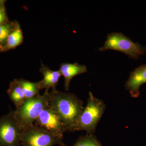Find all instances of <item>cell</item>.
I'll return each mask as SVG.
<instances>
[{"label": "cell", "mask_w": 146, "mask_h": 146, "mask_svg": "<svg viewBox=\"0 0 146 146\" xmlns=\"http://www.w3.org/2000/svg\"><path fill=\"white\" fill-rule=\"evenodd\" d=\"M50 106L62 120L66 131L71 132L84 108L75 94L56 90L49 93Z\"/></svg>", "instance_id": "1"}, {"label": "cell", "mask_w": 146, "mask_h": 146, "mask_svg": "<svg viewBox=\"0 0 146 146\" xmlns=\"http://www.w3.org/2000/svg\"><path fill=\"white\" fill-rule=\"evenodd\" d=\"M106 108L102 100L89 92L87 104L81 112L77 122L71 132L84 131L88 134H94Z\"/></svg>", "instance_id": "2"}, {"label": "cell", "mask_w": 146, "mask_h": 146, "mask_svg": "<svg viewBox=\"0 0 146 146\" xmlns=\"http://www.w3.org/2000/svg\"><path fill=\"white\" fill-rule=\"evenodd\" d=\"M49 93V90H46L43 95L26 99L14 110L15 117L23 130L34 125L41 112L50 105Z\"/></svg>", "instance_id": "3"}, {"label": "cell", "mask_w": 146, "mask_h": 146, "mask_svg": "<svg viewBox=\"0 0 146 146\" xmlns=\"http://www.w3.org/2000/svg\"><path fill=\"white\" fill-rule=\"evenodd\" d=\"M109 50L121 52L129 58L137 60L140 56L145 54L146 46L134 43L121 33H113L108 35L104 45L99 50L104 52Z\"/></svg>", "instance_id": "4"}, {"label": "cell", "mask_w": 146, "mask_h": 146, "mask_svg": "<svg viewBox=\"0 0 146 146\" xmlns=\"http://www.w3.org/2000/svg\"><path fill=\"white\" fill-rule=\"evenodd\" d=\"M21 144L22 146H68L63 143V138L34 125L23 130Z\"/></svg>", "instance_id": "5"}, {"label": "cell", "mask_w": 146, "mask_h": 146, "mask_svg": "<svg viewBox=\"0 0 146 146\" xmlns=\"http://www.w3.org/2000/svg\"><path fill=\"white\" fill-rule=\"evenodd\" d=\"M23 130L14 110L3 115L0 118V146H21Z\"/></svg>", "instance_id": "6"}, {"label": "cell", "mask_w": 146, "mask_h": 146, "mask_svg": "<svg viewBox=\"0 0 146 146\" xmlns=\"http://www.w3.org/2000/svg\"><path fill=\"white\" fill-rule=\"evenodd\" d=\"M34 125L43 128L55 136L63 138L66 129L57 113L49 106L41 112Z\"/></svg>", "instance_id": "7"}, {"label": "cell", "mask_w": 146, "mask_h": 146, "mask_svg": "<svg viewBox=\"0 0 146 146\" xmlns=\"http://www.w3.org/2000/svg\"><path fill=\"white\" fill-rule=\"evenodd\" d=\"M146 83V65H142L130 73L125 88L133 98L139 96L141 85Z\"/></svg>", "instance_id": "8"}, {"label": "cell", "mask_w": 146, "mask_h": 146, "mask_svg": "<svg viewBox=\"0 0 146 146\" xmlns=\"http://www.w3.org/2000/svg\"><path fill=\"white\" fill-rule=\"evenodd\" d=\"M59 71L64 78V86L66 91L70 88V83L73 78L76 76L84 74L87 72L85 65L78 63H62L60 65Z\"/></svg>", "instance_id": "9"}, {"label": "cell", "mask_w": 146, "mask_h": 146, "mask_svg": "<svg viewBox=\"0 0 146 146\" xmlns=\"http://www.w3.org/2000/svg\"><path fill=\"white\" fill-rule=\"evenodd\" d=\"M39 72L44 76V79L39 81L40 89L49 90L52 88V90H56L59 78L62 76L59 70L55 71L52 70L48 66L44 65L41 61Z\"/></svg>", "instance_id": "10"}, {"label": "cell", "mask_w": 146, "mask_h": 146, "mask_svg": "<svg viewBox=\"0 0 146 146\" xmlns=\"http://www.w3.org/2000/svg\"><path fill=\"white\" fill-rule=\"evenodd\" d=\"M23 34L18 22L15 21V27L9 35L5 45L3 47V51L13 49L21 45L23 42Z\"/></svg>", "instance_id": "11"}, {"label": "cell", "mask_w": 146, "mask_h": 146, "mask_svg": "<svg viewBox=\"0 0 146 146\" xmlns=\"http://www.w3.org/2000/svg\"><path fill=\"white\" fill-rule=\"evenodd\" d=\"M7 94L10 100L15 105L16 109L19 108L26 100L23 90L16 79L11 82Z\"/></svg>", "instance_id": "12"}, {"label": "cell", "mask_w": 146, "mask_h": 146, "mask_svg": "<svg viewBox=\"0 0 146 146\" xmlns=\"http://www.w3.org/2000/svg\"><path fill=\"white\" fill-rule=\"evenodd\" d=\"M21 86L26 99L30 98L39 96L40 89L39 82H32L24 78L17 79Z\"/></svg>", "instance_id": "13"}, {"label": "cell", "mask_w": 146, "mask_h": 146, "mask_svg": "<svg viewBox=\"0 0 146 146\" xmlns=\"http://www.w3.org/2000/svg\"><path fill=\"white\" fill-rule=\"evenodd\" d=\"M72 146H102L96 136L94 134H88L79 137Z\"/></svg>", "instance_id": "14"}, {"label": "cell", "mask_w": 146, "mask_h": 146, "mask_svg": "<svg viewBox=\"0 0 146 146\" xmlns=\"http://www.w3.org/2000/svg\"><path fill=\"white\" fill-rule=\"evenodd\" d=\"M15 22H7L0 25V44L3 47L15 27Z\"/></svg>", "instance_id": "15"}, {"label": "cell", "mask_w": 146, "mask_h": 146, "mask_svg": "<svg viewBox=\"0 0 146 146\" xmlns=\"http://www.w3.org/2000/svg\"><path fill=\"white\" fill-rule=\"evenodd\" d=\"M7 22V17L5 8L0 9V25Z\"/></svg>", "instance_id": "16"}, {"label": "cell", "mask_w": 146, "mask_h": 146, "mask_svg": "<svg viewBox=\"0 0 146 146\" xmlns=\"http://www.w3.org/2000/svg\"><path fill=\"white\" fill-rule=\"evenodd\" d=\"M5 1L3 0H0V9L4 8V5Z\"/></svg>", "instance_id": "17"}, {"label": "cell", "mask_w": 146, "mask_h": 146, "mask_svg": "<svg viewBox=\"0 0 146 146\" xmlns=\"http://www.w3.org/2000/svg\"><path fill=\"white\" fill-rule=\"evenodd\" d=\"M0 51H3V47L0 44Z\"/></svg>", "instance_id": "18"}]
</instances>
